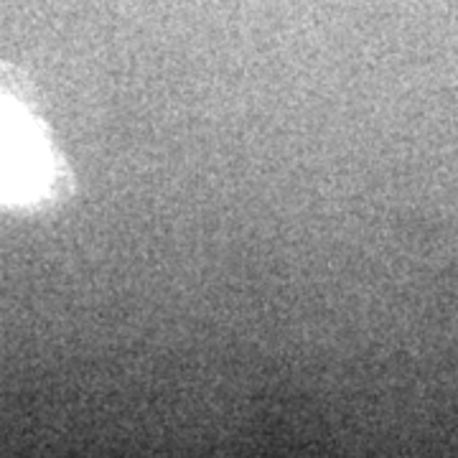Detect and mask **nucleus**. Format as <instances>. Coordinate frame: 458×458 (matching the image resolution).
I'll return each mask as SVG.
<instances>
[{
	"label": "nucleus",
	"instance_id": "obj_1",
	"mask_svg": "<svg viewBox=\"0 0 458 458\" xmlns=\"http://www.w3.org/2000/svg\"><path fill=\"white\" fill-rule=\"evenodd\" d=\"M47 179V158L29 123L0 102V201L33 197Z\"/></svg>",
	"mask_w": 458,
	"mask_h": 458
}]
</instances>
